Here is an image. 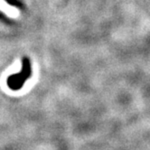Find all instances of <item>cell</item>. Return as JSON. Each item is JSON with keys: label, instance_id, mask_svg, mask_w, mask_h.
<instances>
[{"label": "cell", "instance_id": "6da1fadb", "mask_svg": "<svg viewBox=\"0 0 150 150\" xmlns=\"http://www.w3.org/2000/svg\"><path fill=\"white\" fill-rule=\"evenodd\" d=\"M31 66L28 59L25 58L23 61V68L19 73L13 74L7 79L8 87L13 91H18L23 87L25 82L31 76Z\"/></svg>", "mask_w": 150, "mask_h": 150}, {"label": "cell", "instance_id": "7a4b0ae2", "mask_svg": "<svg viewBox=\"0 0 150 150\" xmlns=\"http://www.w3.org/2000/svg\"><path fill=\"white\" fill-rule=\"evenodd\" d=\"M0 10L7 16H9L10 17H16L19 15V12L15 7L6 4L4 0H0Z\"/></svg>", "mask_w": 150, "mask_h": 150}]
</instances>
